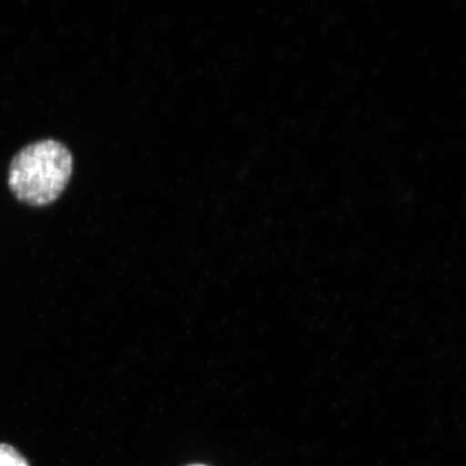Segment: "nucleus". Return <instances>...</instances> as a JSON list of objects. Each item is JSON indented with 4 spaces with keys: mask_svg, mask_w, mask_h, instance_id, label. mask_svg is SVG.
Masks as SVG:
<instances>
[{
    "mask_svg": "<svg viewBox=\"0 0 466 466\" xmlns=\"http://www.w3.org/2000/svg\"><path fill=\"white\" fill-rule=\"evenodd\" d=\"M191 466H205V465H191Z\"/></svg>",
    "mask_w": 466,
    "mask_h": 466,
    "instance_id": "obj_3",
    "label": "nucleus"
},
{
    "mask_svg": "<svg viewBox=\"0 0 466 466\" xmlns=\"http://www.w3.org/2000/svg\"><path fill=\"white\" fill-rule=\"evenodd\" d=\"M0 466H30V464L14 446L0 443Z\"/></svg>",
    "mask_w": 466,
    "mask_h": 466,
    "instance_id": "obj_2",
    "label": "nucleus"
},
{
    "mask_svg": "<svg viewBox=\"0 0 466 466\" xmlns=\"http://www.w3.org/2000/svg\"><path fill=\"white\" fill-rule=\"evenodd\" d=\"M73 170L75 157L66 144L56 139L36 140L18 150L12 158L9 191L27 207H48L66 191Z\"/></svg>",
    "mask_w": 466,
    "mask_h": 466,
    "instance_id": "obj_1",
    "label": "nucleus"
}]
</instances>
